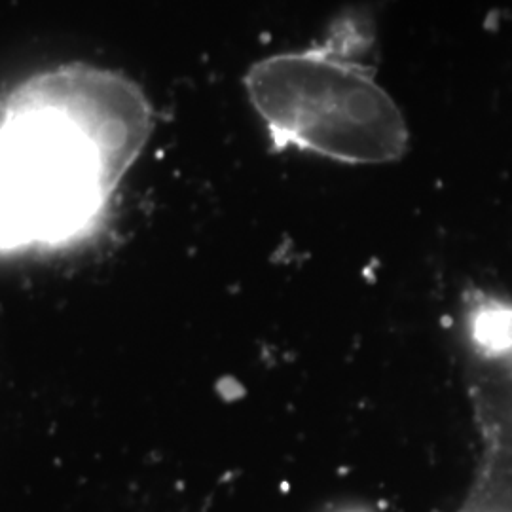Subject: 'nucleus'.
<instances>
[{
    "label": "nucleus",
    "instance_id": "nucleus-1",
    "mask_svg": "<svg viewBox=\"0 0 512 512\" xmlns=\"http://www.w3.org/2000/svg\"><path fill=\"white\" fill-rule=\"evenodd\" d=\"M152 128L147 95L124 74L65 65L25 80L0 116V247L84 232Z\"/></svg>",
    "mask_w": 512,
    "mask_h": 512
},
{
    "label": "nucleus",
    "instance_id": "nucleus-2",
    "mask_svg": "<svg viewBox=\"0 0 512 512\" xmlns=\"http://www.w3.org/2000/svg\"><path fill=\"white\" fill-rule=\"evenodd\" d=\"M378 25L349 8L319 40L258 59L243 78L247 99L275 152L348 165L401 160L410 147L403 110L378 82Z\"/></svg>",
    "mask_w": 512,
    "mask_h": 512
},
{
    "label": "nucleus",
    "instance_id": "nucleus-3",
    "mask_svg": "<svg viewBox=\"0 0 512 512\" xmlns=\"http://www.w3.org/2000/svg\"><path fill=\"white\" fill-rule=\"evenodd\" d=\"M465 332L476 357L488 363L512 361V302L475 294L465 308Z\"/></svg>",
    "mask_w": 512,
    "mask_h": 512
},
{
    "label": "nucleus",
    "instance_id": "nucleus-4",
    "mask_svg": "<svg viewBox=\"0 0 512 512\" xmlns=\"http://www.w3.org/2000/svg\"><path fill=\"white\" fill-rule=\"evenodd\" d=\"M338 512H370L366 511V509H359V507H351V509H342V511Z\"/></svg>",
    "mask_w": 512,
    "mask_h": 512
}]
</instances>
